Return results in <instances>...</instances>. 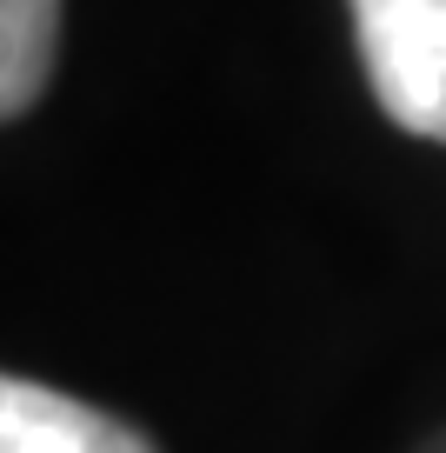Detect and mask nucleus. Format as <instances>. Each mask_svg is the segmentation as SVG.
<instances>
[{
    "instance_id": "f257e3e1",
    "label": "nucleus",
    "mask_w": 446,
    "mask_h": 453,
    "mask_svg": "<svg viewBox=\"0 0 446 453\" xmlns=\"http://www.w3.org/2000/svg\"><path fill=\"white\" fill-rule=\"evenodd\" d=\"M353 34L387 120L446 141V0H353Z\"/></svg>"
},
{
    "instance_id": "f03ea898",
    "label": "nucleus",
    "mask_w": 446,
    "mask_h": 453,
    "mask_svg": "<svg viewBox=\"0 0 446 453\" xmlns=\"http://www.w3.org/2000/svg\"><path fill=\"white\" fill-rule=\"evenodd\" d=\"M0 453H154L127 420L60 394V387L0 373Z\"/></svg>"
},
{
    "instance_id": "7ed1b4c3",
    "label": "nucleus",
    "mask_w": 446,
    "mask_h": 453,
    "mask_svg": "<svg viewBox=\"0 0 446 453\" xmlns=\"http://www.w3.org/2000/svg\"><path fill=\"white\" fill-rule=\"evenodd\" d=\"M60 0H0V120H20L54 81Z\"/></svg>"
},
{
    "instance_id": "20e7f679",
    "label": "nucleus",
    "mask_w": 446,
    "mask_h": 453,
    "mask_svg": "<svg viewBox=\"0 0 446 453\" xmlns=\"http://www.w3.org/2000/svg\"><path fill=\"white\" fill-rule=\"evenodd\" d=\"M440 453H446V447H440Z\"/></svg>"
}]
</instances>
